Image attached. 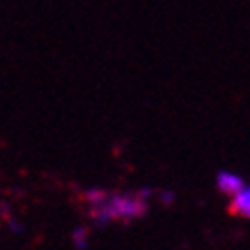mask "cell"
<instances>
[{
	"instance_id": "1",
	"label": "cell",
	"mask_w": 250,
	"mask_h": 250,
	"mask_svg": "<svg viewBox=\"0 0 250 250\" xmlns=\"http://www.w3.org/2000/svg\"><path fill=\"white\" fill-rule=\"evenodd\" d=\"M147 195L149 190H138V193H115L101 202L99 207L90 209L92 218L97 225H106L110 220H133L147 213Z\"/></svg>"
},
{
	"instance_id": "2",
	"label": "cell",
	"mask_w": 250,
	"mask_h": 250,
	"mask_svg": "<svg viewBox=\"0 0 250 250\" xmlns=\"http://www.w3.org/2000/svg\"><path fill=\"white\" fill-rule=\"evenodd\" d=\"M229 211L241 218H250V186L243 184L241 188L236 190L232 200H229Z\"/></svg>"
},
{
	"instance_id": "3",
	"label": "cell",
	"mask_w": 250,
	"mask_h": 250,
	"mask_svg": "<svg viewBox=\"0 0 250 250\" xmlns=\"http://www.w3.org/2000/svg\"><path fill=\"white\" fill-rule=\"evenodd\" d=\"M216 186H218L220 193H225V195H234L236 190L243 186V179L239 177L236 172H229V170H223V172H218V177H216Z\"/></svg>"
},
{
	"instance_id": "4",
	"label": "cell",
	"mask_w": 250,
	"mask_h": 250,
	"mask_svg": "<svg viewBox=\"0 0 250 250\" xmlns=\"http://www.w3.org/2000/svg\"><path fill=\"white\" fill-rule=\"evenodd\" d=\"M85 241H87V229L78 228L76 232H74V243H76L78 248H85Z\"/></svg>"
},
{
	"instance_id": "5",
	"label": "cell",
	"mask_w": 250,
	"mask_h": 250,
	"mask_svg": "<svg viewBox=\"0 0 250 250\" xmlns=\"http://www.w3.org/2000/svg\"><path fill=\"white\" fill-rule=\"evenodd\" d=\"M172 200H174V195L170 193V190H166V193H161V202H166V205H170Z\"/></svg>"
}]
</instances>
